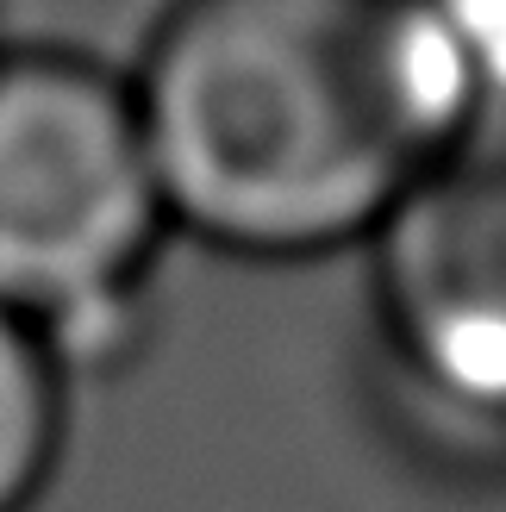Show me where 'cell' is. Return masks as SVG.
I'll list each match as a JSON object with an SVG mask.
<instances>
[{"label": "cell", "instance_id": "cell-4", "mask_svg": "<svg viewBox=\"0 0 506 512\" xmlns=\"http://www.w3.org/2000/svg\"><path fill=\"white\" fill-rule=\"evenodd\" d=\"M69 438V363L25 319L0 313V512H32Z\"/></svg>", "mask_w": 506, "mask_h": 512}, {"label": "cell", "instance_id": "cell-5", "mask_svg": "<svg viewBox=\"0 0 506 512\" xmlns=\"http://www.w3.org/2000/svg\"><path fill=\"white\" fill-rule=\"evenodd\" d=\"M475 75L482 107L506 113V0H432Z\"/></svg>", "mask_w": 506, "mask_h": 512}, {"label": "cell", "instance_id": "cell-2", "mask_svg": "<svg viewBox=\"0 0 506 512\" xmlns=\"http://www.w3.org/2000/svg\"><path fill=\"white\" fill-rule=\"evenodd\" d=\"M169 232L125 69L63 44L0 50V313L75 369L138 313Z\"/></svg>", "mask_w": 506, "mask_h": 512}, {"label": "cell", "instance_id": "cell-3", "mask_svg": "<svg viewBox=\"0 0 506 512\" xmlns=\"http://www.w3.org/2000/svg\"><path fill=\"white\" fill-rule=\"evenodd\" d=\"M363 250L375 325L413 388L506 425V113H475Z\"/></svg>", "mask_w": 506, "mask_h": 512}, {"label": "cell", "instance_id": "cell-1", "mask_svg": "<svg viewBox=\"0 0 506 512\" xmlns=\"http://www.w3.org/2000/svg\"><path fill=\"white\" fill-rule=\"evenodd\" d=\"M125 82L169 225L244 263L363 250L482 113L432 0H169Z\"/></svg>", "mask_w": 506, "mask_h": 512}]
</instances>
